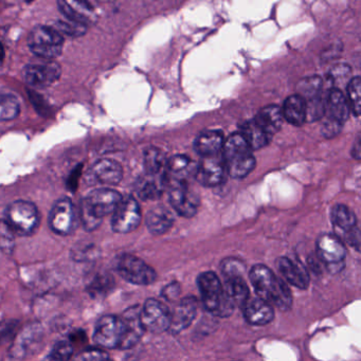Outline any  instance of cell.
I'll use <instances>...</instances> for the list:
<instances>
[{
  "instance_id": "obj_1",
  "label": "cell",
  "mask_w": 361,
  "mask_h": 361,
  "mask_svg": "<svg viewBox=\"0 0 361 361\" xmlns=\"http://www.w3.org/2000/svg\"><path fill=\"white\" fill-rule=\"evenodd\" d=\"M250 281L259 299L281 310H287L293 305V295L286 284L269 268L255 265L250 271Z\"/></svg>"
},
{
  "instance_id": "obj_2",
  "label": "cell",
  "mask_w": 361,
  "mask_h": 361,
  "mask_svg": "<svg viewBox=\"0 0 361 361\" xmlns=\"http://www.w3.org/2000/svg\"><path fill=\"white\" fill-rule=\"evenodd\" d=\"M119 192L109 188L94 190L82 200L79 219L87 231H94L100 227L103 217L111 214L121 202Z\"/></svg>"
},
{
  "instance_id": "obj_3",
  "label": "cell",
  "mask_w": 361,
  "mask_h": 361,
  "mask_svg": "<svg viewBox=\"0 0 361 361\" xmlns=\"http://www.w3.org/2000/svg\"><path fill=\"white\" fill-rule=\"evenodd\" d=\"M224 162L226 172L232 178L242 179L255 170V158L252 149L240 133L228 137L223 147Z\"/></svg>"
},
{
  "instance_id": "obj_4",
  "label": "cell",
  "mask_w": 361,
  "mask_h": 361,
  "mask_svg": "<svg viewBox=\"0 0 361 361\" xmlns=\"http://www.w3.org/2000/svg\"><path fill=\"white\" fill-rule=\"evenodd\" d=\"M197 285L202 304L208 312L221 318L229 317L233 312L235 305L226 295L223 284L214 272L206 271L200 274Z\"/></svg>"
},
{
  "instance_id": "obj_5",
  "label": "cell",
  "mask_w": 361,
  "mask_h": 361,
  "mask_svg": "<svg viewBox=\"0 0 361 361\" xmlns=\"http://www.w3.org/2000/svg\"><path fill=\"white\" fill-rule=\"evenodd\" d=\"M5 221L16 235L30 236L39 229L41 216L32 202L16 200L8 207Z\"/></svg>"
},
{
  "instance_id": "obj_6",
  "label": "cell",
  "mask_w": 361,
  "mask_h": 361,
  "mask_svg": "<svg viewBox=\"0 0 361 361\" xmlns=\"http://www.w3.org/2000/svg\"><path fill=\"white\" fill-rule=\"evenodd\" d=\"M28 45L37 59L51 60L61 56L64 37L51 26H37L31 31Z\"/></svg>"
},
{
  "instance_id": "obj_7",
  "label": "cell",
  "mask_w": 361,
  "mask_h": 361,
  "mask_svg": "<svg viewBox=\"0 0 361 361\" xmlns=\"http://www.w3.org/2000/svg\"><path fill=\"white\" fill-rule=\"evenodd\" d=\"M115 270L123 280L130 284L147 286L157 280V274L151 266L128 253L116 257Z\"/></svg>"
},
{
  "instance_id": "obj_8",
  "label": "cell",
  "mask_w": 361,
  "mask_h": 361,
  "mask_svg": "<svg viewBox=\"0 0 361 361\" xmlns=\"http://www.w3.org/2000/svg\"><path fill=\"white\" fill-rule=\"evenodd\" d=\"M61 75V66L56 61L42 59H37L35 62L27 65L23 71L25 82L37 90L54 85L60 80Z\"/></svg>"
},
{
  "instance_id": "obj_9",
  "label": "cell",
  "mask_w": 361,
  "mask_h": 361,
  "mask_svg": "<svg viewBox=\"0 0 361 361\" xmlns=\"http://www.w3.org/2000/svg\"><path fill=\"white\" fill-rule=\"evenodd\" d=\"M317 252L331 274H336L345 265L346 250L342 240L334 234H323L317 242Z\"/></svg>"
},
{
  "instance_id": "obj_10",
  "label": "cell",
  "mask_w": 361,
  "mask_h": 361,
  "mask_svg": "<svg viewBox=\"0 0 361 361\" xmlns=\"http://www.w3.org/2000/svg\"><path fill=\"white\" fill-rule=\"evenodd\" d=\"M78 215L75 204L69 198L58 200L50 211V229L58 235L67 236L73 234L78 227Z\"/></svg>"
},
{
  "instance_id": "obj_11",
  "label": "cell",
  "mask_w": 361,
  "mask_h": 361,
  "mask_svg": "<svg viewBox=\"0 0 361 361\" xmlns=\"http://www.w3.org/2000/svg\"><path fill=\"white\" fill-rule=\"evenodd\" d=\"M124 325L121 317L106 314L97 321L94 341L98 348H120L123 338Z\"/></svg>"
},
{
  "instance_id": "obj_12",
  "label": "cell",
  "mask_w": 361,
  "mask_h": 361,
  "mask_svg": "<svg viewBox=\"0 0 361 361\" xmlns=\"http://www.w3.org/2000/svg\"><path fill=\"white\" fill-rule=\"evenodd\" d=\"M141 223V210L137 200L132 196L122 197L113 213L111 228L117 233H130Z\"/></svg>"
},
{
  "instance_id": "obj_13",
  "label": "cell",
  "mask_w": 361,
  "mask_h": 361,
  "mask_svg": "<svg viewBox=\"0 0 361 361\" xmlns=\"http://www.w3.org/2000/svg\"><path fill=\"white\" fill-rule=\"evenodd\" d=\"M172 312L162 302L149 299L140 308V320L145 331L162 333L170 329Z\"/></svg>"
},
{
  "instance_id": "obj_14",
  "label": "cell",
  "mask_w": 361,
  "mask_h": 361,
  "mask_svg": "<svg viewBox=\"0 0 361 361\" xmlns=\"http://www.w3.org/2000/svg\"><path fill=\"white\" fill-rule=\"evenodd\" d=\"M226 173L225 162L221 153L210 157H202V161L195 168L194 176L204 187H216L223 183Z\"/></svg>"
},
{
  "instance_id": "obj_15",
  "label": "cell",
  "mask_w": 361,
  "mask_h": 361,
  "mask_svg": "<svg viewBox=\"0 0 361 361\" xmlns=\"http://www.w3.org/2000/svg\"><path fill=\"white\" fill-rule=\"evenodd\" d=\"M169 200L171 206L179 215L183 217H192L197 213L200 200L197 196L190 191L185 181L183 183H171Z\"/></svg>"
},
{
  "instance_id": "obj_16",
  "label": "cell",
  "mask_w": 361,
  "mask_h": 361,
  "mask_svg": "<svg viewBox=\"0 0 361 361\" xmlns=\"http://www.w3.org/2000/svg\"><path fill=\"white\" fill-rule=\"evenodd\" d=\"M44 337L43 327L39 323H32L25 327L12 345L11 355L16 358H25L33 354L41 345Z\"/></svg>"
},
{
  "instance_id": "obj_17",
  "label": "cell",
  "mask_w": 361,
  "mask_h": 361,
  "mask_svg": "<svg viewBox=\"0 0 361 361\" xmlns=\"http://www.w3.org/2000/svg\"><path fill=\"white\" fill-rule=\"evenodd\" d=\"M121 319L124 325V334L120 350H128L138 343L145 331L141 324L140 307L133 306L128 308L122 314Z\"/></svg>"
},
{
  "instance_id": "obj_18",
  "label": "cell",
  "mask_w": 361,
  "mask_h": 361,
  "mask_svg": "<svg viewBox=\"0 0 361 361\" xmlns=\"http://www.w3.org/2000/svg\"><path fill=\"white\" fill-rule=\"evenodd\" d=\"M60 11L66 16L69 22L88 26L97 22L94 7L83 1H59Z\"/></svg>"
},
{
  "instance_id": "obj_19",
  "label": "cell",
  "mask_w": 361,
  "mask_h": 361,
  "mask_svg": "<svg viewBox=\"0 0 361 361\" xmlns=\"http://www.w3.org/2000/svg\"><path fill=\"white\" fill-rule=\"evenodd\" d=\"M279 271L289 284L300 289H306L310 285V274L300 262L282 257L276 261Z\"/></svg>"
},
{
  "instance_id": "obj_20",
  "label": "cell",
  "mask_w": 361,
  "mask_h": 361,
  "mask_svg": "<svg viewBox=\"0 0 361 361\" xmlns=\"http://www.w3.org/2000/svg\"><path fill=\"white\" fill-rule=\"evenodd\" d=\"M197 308L198 302L195 298L187 297L181 300L171 316V331L179 333L190 326L197 314Z\"/></svg>"
},
{
  "instance_id": "obj_21",
  "label": "cell",
  "mask_w": 361,
  "mask_h": 361,
  "mask_svg": "<svg viewBox=\"0 0 361 361\" xmlns=\"http://www.w3.org/2000/svg\"><path fill=\"white\" fill-rule=\"evenodd\" d=\"M327 120L343 126L350 116V107L341 90L333 88L325 97V115Z\"/></svg>"
},
{
  "instance_id": "obj_22",
  "label": "cell",
  "mask_w": 361,
  "mask_h": 361,
  "mask_svg": "<svg viewBox=\"0 0 361 361\" xmlns=\"http://www.w3.org/2000/svg\"><path fill=\"white\" fill-rule=\"evenodd\" d=\"M94 179L102 185H116L123 178V169L115 160L101 159L92 169Z\"/></svg>"
},
{
  "instance_id": "obj_23",
  "label": "cell",
  "mask_w": 361,
  "mask_h": 361,
  "mask_svg": "<svg viewBox=\"0 0 361 361\" xmlns=\"http://www.w3.org/2000/svg\"><path fill=\"white\" fill-rule=\"evenodd\" d=\"M224 143L225 138L223 133L219 130H204L195 139L194 149L202 157H210L221 153Z\"/></svg>"
},
{
  "instance_id": "obj_24",
  "label": "cell",
  "mask_w": 361,
  "mask_h": 361,
  "mask_svg": "<svg viewBox=\"0 0 361 361\" xmlns=\"http://www.w3.org/2000/svg\"><path fill=\"white\" fill-rule=\"evenodd\" d=\"M245 318L252 325H265L274 317V307L263 300L249 299L243 306Z\"/></svg>"
},
{
  "instance_id": "obj_25",
  "label": "cell",
  "mask_w": 361,
  "mask_h": 361,
  "mask_svg": "<svg viewBox=\"0 0 361 361\" xmlns=\"http://www.w3.org/2000/svg\"><path fill=\"white\" fill-rule=\"evenodd\" d=\"M195 172L191 159L185 155H176L166 160V169H164V177H166V187L171 183H183L185 177L190 173Z\"/></svg>"
},
{
  "instance_id": "obj_26",
  "label": "cell",
  "mask_w": 361,
  "mask_h": 361,
  "mask_svg": "<svg viewBox=\"0 0 361 361\" xmlns=\"http://www.w3.org/2000/svg\"><path fill=\"white\" fill-rule=\"evenodd\" d=\"M253 121L270 137L274 136L276 133L282 128L284 118L282 115V109L278 105H268L264 107L255 116Z\"/></svg>"
},
{
  "instance_id": "obj_27",
  "label": "cell",
  "mask_w": 361,
  "mask_h": 361,
  "mask_svg": "<svg viewBox=\"0 0 361 361\" xmlns=\"http://www.w3.org/2000/svg\"><path fill=\"white\" fill-rule=\"evenodd\" d=\"M174 221L173 213L164 206H157L149 210L145 219L147 229L155 235H161L169 231Z\"/></svg>"
},
{
  "instance_id": "obj_28",
  "label": "cell",
  "mask_w": 361,
  "mask_h": 361,
  "mask_svg": "<svg viewBox=\"0 0 361 361\" xmlns=\"http://www.w3.org/2000/svg\"><path fill=\"white\" fill-rule=\"evenodd\" d=\"M166 187L164 172L156 176H149L139 179L136 185V191L139 197L143 200H155L161 196L164 188Z\"/></svg>"
},
{
  "instance_id": "obj_29",
  "label": "cell",
  "mask_w": 361,
  "mask_h": 361,
  "mask_svg": "<svg viewBox=\"0 0 361 361\" xmlns=\"http://www.w3.org/2000/svg\"><path fill=\"white\" fill-rule=\"evenodd\" d=\"M282 115L293 126H303L306 121V103L299 94H293L285 100Z\"/></svg>"
},
{
  "instance_id": "obj_30",
  "label": "cell",
  "mask_w": 361,
  "mask_h": 361,
  "mask_svg": "<svg viewBox=\"0 0 361 361\" xmlns=\"http://www.w3.org/2000/svg\"><path fill=\"white\" fill-rule=\"evenodd\" d=\"M224 291L226 295L231 300L234 305L243 307L244 304L249 300L250 291L248 285L245 282L242 276H234V278L226 279Z\"/></svg>"
},
{
  "instance_id": "obj_31",
  "label": "cell",
  "mask_w": 361,
  "mask_h": 361,
  "mask_svg": "<svg viewBox=\"0 0 361 361\" xmlns=\"http://www.w3.org/2000/svg\"><path fill=\"white\" fill-rule=\"evenodd\" d=\"M331 221L336 229L341 232L343 238L357 227V219L354 212L344 204H339L334 207L331 210Z\"/></svg>"
},
{
  "instance_id": "obj_32",
  "label": "cell",
  "mask_w": 361,
  "mask_h": 361,
  "mask_svg": "<svg viewBox=\"0 0 361 361\" xmlns=\"http://www.w3.org/2000/svg\"><path fill=\"white\" fill-rule=\"evenodd\" d=\"M240 134L246 139L249 147H250L252 151L253 149H259L266 147V145L270 142V139H271V137L266 134V133L253 121V119L251 120V121L243 124Z\"/></svg>"
},
{
  "instance_id": "obj_33",
  "label": "cell",
  "mask_w": 361,
  "mask_h": 361,
  "mask_svg": "<svg viewBox=\"0 0 361 361\" xmlns=\"http://www.w3.org/2000/svg\"><path fill=\"white\" fill-rule=\"evenodd\" d=\"M166 157L161 149L157 147H149L145 149L143 156V166L145 173L149 176L162 174L164 172L166 164Z\"/></svg>"
},
{
  "instance_id": "obj_34",
  "label": "cell",
  "mask_w": 361,
  "mask_h": 361,
  "mask_svg": "<svg viewBox=\"0 0 361 361\" xmlns=\"http://www.w3.org/2000/svg\"><path fill=\"white\" fill-rule=\"evenodd\" d=\"M115 285L113 276L106 272L94 274L87 284V291L92 298L104 297L113 289Z\"/></svg>"
},
{
  "instance_id": "obj_35",
  "label": "cell",
  "mask_w": 361,
  "mask_h": 361,
  "mask_svg": "<svg viewBox=\"0 0 361 361\" xmlns=\"http://www.w3.org/2000/svg\"><path fill=\"white\" fill-rule=\"evenodd\" d=\"M323 82L321 78L308 77L301 80L298 84L297 90L299 96L304 99L305 102L317 98L322 94Z\"/></svg>"
},
{
  "instance_id": "obj_36",
  "label": "cell",
  "mask_w": 361,
  "mask_h": 361,
  "mask_svg": "<svg viewBox=\"0 0 361 361\" xmlns=\"http://www.w3.org/2000/svg\"><path fill=\"white\" fill-rule=\"evenodd\" d=\"M20 102L13 94H0V121H11L20 115Z\"/></svg>"
},
{
  "instance_id": "obj_37",
  "label": "cell",
  "mask_w": 361,
  "mask_h": 361,
  "mask_svg": "<svg viewBox=\"0 0 361 361\" xmlns=\"http://www.w3.org/2000/svg\"><path fill=\"white\" fill-rule=\"evenodd\" d=\"M16 234L5 219H0V251L6 255H13L16 247Z\"/></svg>"
},
{
  "instance_id": "obj_38",
  "label": "cell",
  "mask_w": 361,
  "mask_h": 361,
  "mask_svg": "<svg viewBox=\"0 0 361 361\" xmlns=\"http://www.w3.org/2000/svg\"><path fill=\"white\" fill-rule=\"evenodd\" d=\"M348 107L355 117L360 115L361 80L359 77L353 78L348 85Z\"/></svg>"
},
{
  "instance_id": "obj_39",
  "label": "cell",
  "mask_w": 361,
  "mask_h": 361,
  "mask_svg": "<svg viewBox=\"0 0 361 361\" xmlns=\"http://www.w3.org/2000/svg\"><path fill=\"white\" fill-rule=\"evenodd\" d=\"M75 356V348L69 341H60L52 348L44 361H69Z\"/></svg>"
},
{
  "instance_id": "obj_40",
  "label": "cell",
  "mask_w": 361,
  "mask_h": 361,
  "mask_svg": "<svg viewBox=\"0 0 361 361\" xmlns=\"http://www.w3.org/2000/svg\"><path fill=\"white\" fill-rule=\"evenodd\" d=\"M73 361H114L101 348H88L73 356Z\"/></svg>"
},
{
  "instance_id": "obj_41",
  "label": "cell",
  "mask_w": 361,
  "mask_h": 361,
  "mask_svg": "<svg viewBox=\"0 0 361 361\" xmlns=\"http://www.w3.org/2000/svg\"><path fill=\"white\" fill-rule=\"evenodd\" d=\"M221 271H223L225 279L234 278V276H242L245 272V265L242 261L238 259H226L221 265Z\"/></svg>"
},
{
  "instance_id": "obj_42",
  "label": "cell",
  "mask_w": 361,
  "mask_h": 361,
  "mask_svg": "<svg viewBox=\"0 0 361 361\" xmlns=\"http://www.w3.org/2000/svg\"><path fill=\"white\" fill-rule=\"evenodd\" d=\"M60 33L61 35H68V37H81L86 32V27L82 25L75 24L73 22H58L56 26H51Z\"/></svg>"
},
{
  "instance_id": "obj_43",
  "label": "cell",
  "mask_w": 361,
  "mask_h": 361,
  "mask_svg": "<svg viewBox=\"0 0 361 361\" xmlns=\"http://www.w3.org/2000/svg\"><path fill=\"white\" fill-rule=\"evenodd\" d=\"M342 124L338 122L331 121V120H325L322 126V134L325 138H333L337 136L342 130Z\"/></svg>"
},
{
  "instance_id": "obj_44",
  "label": "cell",
  "mask_w": 361,
  "mask_h": 361,
  "mask_svg": "<svg viewBox=\"0 0 361 361\" xmlns=\"http://www.w3.org/2000/svg\"><path fill=\"white\" fill-rule=\"evenodd\" d=\"M350 73V68L348 65L340 64L331 71V79L334 80V81H337V80L348 77Z\"/></svg>"
},
{
  "instance_id": "obj_45",
  "label": "cell",
  "mask_w": 361,
  "mask_h": 361,
  "mask_svg": "<svg viewBox=\"0 0 361 361\" xmlns=\"http://www.w3.org/2000/svg\"><path fill=\"white\" fill-rule=\"evenodd\" d=\"M179 293H180V288H179L178 284H177V283H173V284L169 285V286H166V288L164 289L162 295H164L166 299L174 300L178 297Z\"/></svg>"
},
{
  "instance_id": "obj_46",
  "label": "cell",
  "mask_w": 361,
  "mask_h": 361,
  "mask_svg": "<svg viewBox=\"0 0 361 361\" xmlns=\"http://www.w3.org/2000/svg\"><path fill=\"white\" fill-rule=\"evenodd\" d=\"M352 155L353 157L356 158L357 160L360 159V141H359V137L357 138L354 147H353Z\"/></svg>"
},
{
  "instance_id": "obj_47",
  "label": "cell",
  "mask_w": 361,
  "mask_h": 361,
  "mask_svg": "<svg viewBox=\"0 0 361 361\" xmlns=\"http://www.w3.org/2000/svg\"><path fill=\"white\" fill-rule=\"evenodd\" d=\"M6 51L5 47H4L3 43L0 42V61H3L5 59Z\"/></svg>"
}]
</instances>
